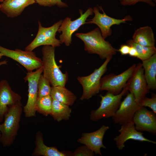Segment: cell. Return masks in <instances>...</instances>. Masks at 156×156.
<instances>
[{
	"instance_id": "2",
	"label": "cell",
	"mask_w": 156,
	"mask_h": 156,
	"mask_svg": "<svg viewBox=\"0 0 156 156\" xmlns=\"http://www.w3.org/2000/svg\"><path fill=\"white\" fill-rule=\"evenodd\" d=\"M22 111V105L20 101L10 107L5 114L3 122L0 126V142L3 147L9 146L13 143L19 127Z\"/></svg>"
},
{
	"instance_id": "22",
	"label": "cell",
	"mask_w": 156,
	"mask_h": 156,
	"mask_svg": "<svg viewBox=\"0 0 156 156\" xmlns=\"http://www.w3.org/2000/svg\"><path fill=\"white\" fill-rule=\"evenodd\" d=\"M51 96L52 99L69 106L73 104L77 97L65 86L52 87Z\"/></svg>"
},
{
	"instance_id": "18",
	"label": "cell",
	"mask_w": 156,
	"mask_h": 156,
	"mask_svg": "<svg viewBox=\"0 0 156 156\" xmlns=\"http://www.w3.org/2000/svg\"><path fill=\"white\" fill-rule=\"evenodd\" d=\"M35 0H4L0 10L8 17L14 18L21 13L26 7L35 3Z\"/></svg>"
},
{
	"instance_id": "19",
	"label": "cell",
	"mask_w": 156,
	"mask_h": 156,
	"mask_svg": "<svg viewBox=\"0 0 156 156\" xmlns=\"http://www.w3.org/2000/svg\"><path fill=\"white\" fill-rule=\"evenodd\" d=\"M35 147L32 153L33 156H66L67 154L60 151L55 147H49L46 145L44 142L43 135L40 131L36 134Z\"/></svg>"
},
{
	"instance_id": "12",
	"label": "cell",
	"mask_w": 156,
	"mask_h": 156,
	"mask_svg": "<svg viewBox=\"0 0 156 156\" xmlns=\"http://www.w3.org/2000/svg\"><path fill=\"white\" fill-rule=\"evenodd\" d=\"M128 90L133 94L135 100L139 104L140 101L149 91L144 76L142 64L139 63L127 83Z\"/></svg>"
},
{
	"instance_id": "30",
	"label": "cell",
	"mask_w": 156,
	"mask_h": 156,
	"mask_svg": "<svg viewBox=\"0 0 156 156\" xmlns=\"http://www.w3.org/2000/svg\"><path fill=\"white\" fill-rule=\"evenodd\" d=\"M138 2H142L146 3L151 7L155 5V3L153 0H122L120 2L122 5H134Z\"/></svg>"
},
{
	"instance_id": "27",
	"label": "cell",
	"mask_w": 156,
	"mask_h": 156,
	"mask_svg": "<svg viewBox=\"0 0 156 156\" xmlns=\"http://www.w3.org/2000/svg\"><path fill=\"white\" fill-rule=\"evenodd\" d=\"M139 105L140 107H147L150 108L156 114V95L152 94L151 98L145 96L140 102Z\"/></svg>"
},
{
	"instance_id": "20",
	"label": "cell",
	"mask_w": 156,
	"mask_h": 156,
	"mask_svg": "<svg viewBox=\"0 0 156 156\" xmlns=\"http://www.w3.org/2000/svg\"><path fill=\"white\" fill-rule=\"evenodd\" d=\"M132 40L134 42L143 46L155 47L154 34L152 28L149 26L137 29L133 35Z\"/></svg>"
},
{
	"instance_id": "17",
	"label": "cell",
	"mask_w": 156,
	"mask_h": 156,
	"mask_svg": "<svg viewBox=\"0 0 156 156\" xmlns=\"http://www.w3.org/2000/svg\"><path fill=\"white\" fill-rule=\"evenodd\" d=\"M109 128V126L103 125L94 131L83 133L81 137L78 139L77 142L87 146L96 155H102L101 148H106L103 144V139L105 133Z\"/></svg>"
},
{
	"instance_id": "38",
	"label": "cell",
	"mask_w": 156,
	"mask_h": 156,
	"mask_svg": "<svg viewBox=\"0 0 156 156\" xmlns=\"http://www.w3.org/2000/svg\"><path fill=\"white\" fill-rule=\"evenodd\" d=\"M1 5L0 4V8H1Z\"/></svg>"
},
{
	"instance_id": "7",
	"label": "cell",
	"mask_w": 156,
	"mask_h": 156,
	"mask_svg": "<svg viewBox=\"0 0 156 156\" xmlns=\"http://www.w3.org/2000/svg\"><path fill=\"white\" fill-rule=\"evenodd\" d=\"M79 11L80 16L78 18L72 21L70 18L66 17L62 21L58 29V32H62L59 36L60 42L67 46H69L71 43L73 34L81 26L86 24L87 18L94 14L93 9L91 8H88L84 13L81 10Z\"/></svg>"
},
{
	"instance_id": "8",
	"label": "cell",
	"mask_w": 156,
	"mask_h": 156,
	"mask_svg": "<svg viewBox=\"0 0 156 156\" xmlns=\"http://www.w3.org/2000/svg\"><path fill=\"white\" fill-rule=\"evenodd\" d=\"M0 53L3 56L19 63L28 72L32 71L42 66V59L37 57L35 52L32 51H24L18 49L12 50L0 46Z\"/></svg>"
},
{
	"instance_id": "32",
	"label": "cell",
	"mask_w": 156,
	"mask_h": 156,
	"mask_svg": "<svg viewBox=\"0 0 156 156\" xmlns=\"http://www.w3.org/2000/svg\"><path fill=\"white\" fill-rule=\"evenodd\" d=\"M130 46V49L128 54L131 56L138 58V54L136 49L133 46Z\"/></svg>"
},
{
	"instance_id": "37",
	"label": "cell",
	"mask_w": 156,
	"mask_h": 156,
	"mask_svg": "<svg viewBox=\"0 0 156 156\" xmlns=\"http://www.w3.org/2000/svg\"><path fill=\"white\" fill-rule=\"evenodd\" d=\"M0 125H1V124L0 123ZM1 133L0 131V138H1Z\"/></svg>"
},
{
	"instance_id": "31",
	"label": "cell",
	"mask_w": 156,
	"mask_h": 156,
	"mask_svg": "<svg viewBox=\"0 0 156 156\" xmlns=\"http://www.w3.org/2000/svg\"><path fill=\"white\" fill-rule=\"evenodd\" d=\"M130 46L127 44L121 45L119 49L118 50L122 55H126L129 54Z\"/></svg>"
},
{
	"instance_id": "21",
	"label": "cell",
	"mask_w": 156,
	"mask_h": 156,
	"mask_svg": "<svg viewBox=\"0 0 156 156\" xmlns=\"http://www.w3.org/2000/svg\"><path fill=\"white\" fill-rule=\"evenodd\" d=\"M144 76L149 89H156V53L142 61Z\"/></svg>"
},
{
	"instance_id": "9",
	"label": "cell",
	"mask_w": 156,
	"mask_h": 156,
	"mask_svg": "<svg viewBox=\"0 0 156 156\" xmlns=\"http://www.w3.org/2000/svg\"><path fill=\"white\" fill-rule=\"evenodd\" d=\"M43 72L42 67L35 71L28 72L24 79L28 82V99L26 105L23 107L25 115L27 118L36 116V103L38 96V83Z\"/></svg>"
},
{
	"instance_id": "35",
	"label": "cell",
	"mask_w": 156,
	"mask_h": 156,
	"mask_svg": "<svg viewBox=\"0 0 156 156\" xmlns=\"http://www.w3.org/2000/svg\"><path fill=\"white\" fill-rule=\"evenodd\" d=\"M4 0H0V2H2Z\"/></svg>"
},
{
	"instance_id": "25",
	"label": "cell",
	"mask_w": 156,
	"mask_h": 156,
	"mask_svg": "<svg viewBox=\"0 0 156 156\" xmlns=\"http://www.w3.org/2000/svg\"><path fill=\"white\" fill-rule=\"evenodd\" d=\"M52 98L51 95L38 97L36 103V111L44 116L51 114Z\"/></svg>"
},
{
	"instance_id": "26",
	"label": "cell",
	"mask_w": 156,
	"mask_h": 156,
	"mask_svg": "<svg viewBox=\"0 0 156 156\" xmlns=\"http://www.w3.org/2000/svg\"><path fill=\"white\" fill-rule=\"evenodd\" d=\"M48 79L41 74L38 83V96L51 95L52 87Z\"/></svg>"
},
{
	"instance_id": "34",
	"label": "cell",
	"mask_w": 156,
	"mask_h": 156,
	"mask_svg": "<svg viewBox=\"0 0 156 156\" xmlns=\"http://www.w3.org/2000/svg\"><path fill=\"white\" fill-rule=\"evenodd\" d=\"M3 56V55L1 53H0V59Z\"/></svg>"
},
{
	"instance_id": "10",
	"label": "cell",
	"mask_w": 156,
	"mask_h": 156,
	"mask_svg": "<svg viewBox=\"0 0 156 156\" xmlns=\"http://www.w3.org/2000/svg\"><path fill=\"white\" fill-rule=\"evenodd\" d=\"M99 7L103 13H101L99 12L98 8L94 7L93 9L94 16L92 19L86 22V24H94L96 25L105 39L112 35V31L111 27L112 26L119 25L121 23H125L126 21H132V17L129 15H127L121 19L110 17L105 13L101 6Z\"/></svg>"
},
{
	"instance_id": "6",
	"label": "cell",
	"mask_w": 156,
	"mask_h": 156,
	"mask_svg": "<svg viewBox=\"0 0 156 156\" xmlns=\"http://www.w3.org/2000/svg\"><path fill=\"white\" fill-rule=\"evenodd\" d=\"M62 21L61 20L48 27H43L39 21L37 34L33 41L26 47L25 50L32 51L37 47L42 45H50L55 47L60 46L62 44L59 40L56 38L55 36Z\"/></svg>"
},
{
	"instance_id": "15",
	"label": "cell",
	"mask_w": 156,
	"mask_h": 156,
	"mask_svg": "<svg viewBox=\"0 0 156 156\" xmlns=\"http://www.w3.org/2000/svg\"><path fill=\"white\" fill-rule=\"evenodd\" d=\"M120 126V128L118 130L120 134L114 139L116 147L119 150H121L125 147V143L129 140L156 144L155 141L146 138L143 136V133L137 131L133 121Z\"/></svg>"
},
{
	"instance_id": "4",
	"label": "cell",
	"mask_w": 156,
	"mask_h": 156,
	"mask_svg": "<svg viewBox=\"0 0 156 156\" xmlns=\"http://www.w3.org/2000/svg\"><path fill=\"white\" fill-rule=\"evenodd\" d=\"M128 90L127 83L121 92L117 94L107 92L104 96L100 95L101 100L100 106L96 109L91 111L90 120L97 121L103 118L113 117L120 105L122 97Z\"/></svg>"
},
{
	"instance_id": "23",
	"label": "cell",
	"mask_w": 156,
	"mask_h": 156,
	"mask_svg": "<svg viewBox=\"0 0 156 156\" xmlns=\"http://www.w3.org/2000/svg\"><path fill=\"white\" fill-rule=\"evenodd\" d=\"M71 109L69 106L52 99L51 115L55 120H68L70 117Z\"/></svg>"
},
{
	"instance_id": "14",
	"label": "cell",
	"mask_w": 156,
	"mask_h": 156,
	"mask_svg": "<svg viewBox=\"0 0 156 156\" xmlns=\"http://www.w3.org/2000/svg\"><path fill=\"white\" fill-rule=\"evenodd\" d=\"M133 121L137 131H146L156 135V116L153 111L144 107H140L135 113Z\"/></svg>"
},
{
	"instance_id": "39",
	"label": "cell",
	"mask_w": 156,
	"mask_h": 156,
	"mask_svg": "<svg viewBox=\"0 0 156 156\" xmlns=\"http://www.w3.org/2000/svg\"><path fill=\"white\" fill-rule=\"evenodd\" d=\"M119 0V1H120V2L122 0Z\"/></svg>"
},
{
	"instance_id": "16",
	"label": "cell",
	"mask_w": 156,
	"mask_h": 156,
	"mask_svg": "<svg viewBox=\"0 0 156 156\" xmlns=\"http://www.w3.org/2000/svg\"><path fill=\"white\" fill-rule=\"evenodd\" d=\"M21 99L19 94L12 90L6 80L0 81V122L3 121L9 107L21 101Z\"/></svg>"
},
{
	"instance_id": "3",
	"label": "cell",
	"mask_w": 156,
	"mask_h": 156,
	"mask_svg": "<svg viewBox=\"0 0 156 156\" xmlns=\"http://www.w3.org/2000/svg\"><path fill=\"white\" fill-rule=\"evenodd\" d=\"M42 51L43 76L49 81L52 87L65 86L68 75L60 70L55 58V47L50 45H44Z\"/></svg>"
},
{
	"instance_id": "5",
	"label": "cell",
	"mask_w": 156,
	"mask_h": 156,
	"mask_svg": "<svg viewBox=\"0 0 156 156\" xmlns=\"http://www.w3.org/2000/svg\"><path fill=\"white\" fill-rule=\"evenodd\" d=\"M112 57L110 56L106 58L102 64L98 68L95 69L90 75L77 77L78 81L83 88V93L80 98V100L88 99L99 92L101 79L107 71V65Z\"/></svg>"
},
{
	"instance_id": "36",
	"label": "cell",
	"mask_w": 156,
	"mask_h": 156,
	"mask_svg": "<svg viewBox=\"0 0 156 156\" xmlns=\"http://www.w3.org/2000/svg\"><path fill=\"white\" fill-rule=\"evenodd\" d=\"M153 0L155 3H156V0Z\"/></svg>"
},
{
	"instance_id": "33",
	"label": "cell",
	"mask_w": 156,
	"mask_h": 156,
	"mask_svg": "<svg viewBox=\"0 0 156 156\" xmlns=\"http://www.w3.org/2000/svg\"><path fill=\"white\" fill-rule=\"evenodd\" d=\"M8 61L4 60L0 62V66L4 64H7Z\"/></svg>"
},
{
	"instance_id": "28",
	"label": "cell",
	"mask_w": 156,
	"mask_h": 156,
	"mask_svg": "<svg viewBox=\"0 0 156 156\" xmlns=\"http://www.w3.org/2000/svg\"><path fill=\"white\" fill-rule=\"evenodd\" d=\"M39 5L44 6L51 7L56 5L60 8L68 7L67 5L62 0H35Z\"/></svg>"
},
{
	"instance_id": "24",
	"label": "cell",
	"mask_w": 156,
	"mask_h": 156,
	"mask_svg": "<svg viewBox=\"0 0 156 156\" xmlns=\"http://www.w3.org/2000/svg\"><path fill=\"white\" fill-rule=\"evenodd\" d=\"M127 44L130 46L134 47L136 49L138 54V58L142 61L148 59L156 53L155 47L143 46L134 42L132 39L127 40Z\"/></svg>"
},
{
	"instance_id": "11",
	"label": "cell",
	"mask_w": 156,
	"mask_h": 156,
	"mask_svg": "<svg viewBox=\"0 0 156 156\" xmlns=\"http://www.w3.org/2000/svg\"><path fill=\"white\" fill-rule=\"evenodd\" d=\"M136 65L133 64L120 74H112L101 78L100 90H106L114 94L120 93L132 75Z\"/></svg>"
},
{
	"instance_id": "1",
	"label": "cell",
	"mask_w": 156,
	"mask_h": 156,
	"mask_svg": "<svg viewBox=\"0 0 156 156\" xmlns=\"http://www.w3.org/2000/svg\"><path fill=\"white\" fill-rule=\"evenodd\" d=\"M75 36L83 42L84 50L90 54L98 55L102 59L115 55L118 50L103 37L98 27L87 33H77Z\"/></svg>"
},
{
	"instance_id": "29",
	"label": "cell",
	"mask_w": 156,
	"mask_h": 156,
	"mask_svg": "<svg viewBox=\"0 0 156 156\" xmlns=\"http://www.w3.org/2000/svg\"><path fill=\"white\" fill-rule=\"evenodd\" d=\"M94 153L87 146H80L77 148L71 155L73 156H93Z\"/></svg>"
},
{
	"instance_id": "13",
	"label": "cell",
	"mask_w": 156,
	"mask_h": 156,
	"mask_svg": "<svg viewBox=\"0 0 156 156\" xmlns=\"http://www.w3.org/2000/svg\"><path fill=\"white\" fill-rule=\"evenodd\" d=\"M140 107L133 94L128 93L112 117L114 123L121 125L132 121L135 113Z\"/></svg>"
}]
</instances>
